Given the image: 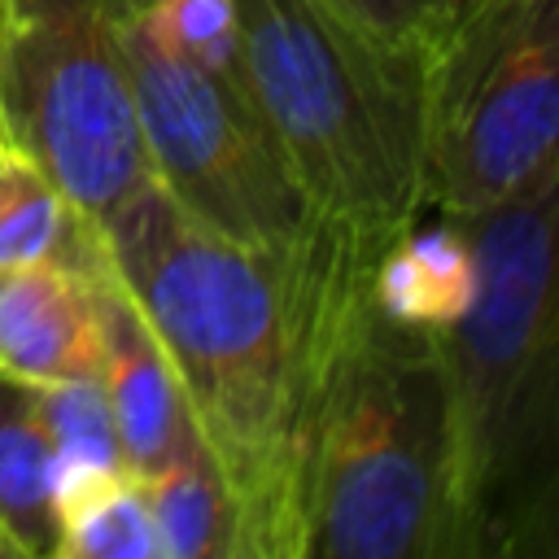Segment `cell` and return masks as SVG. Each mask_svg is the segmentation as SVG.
Returning <instances> with one entry per match:
<instances>
[{"instance_id":"6da1fadb","label":"cell","mask_w":559,"mask_h":559,"mask_svg":"<svg viewBox=\"0 0 559 559\" xmlns=\"http://www.w3.org/2000/svg\"><path fill=\"white\" fill-rule=\"evenodd\" d=\"M100 240L223 472L236 559H301L314 415L349 328L371 306L384 245L310 214L297 240L245 249L153 179L105 218Z\"/></svg>"},{"instance_id":"7a4b0ae2","label":"cell","mask_w":559,"mask_h":559,"mask_svg":"<svg viewBox=\"0 0 559 559\" xmlns=\"http://www.w3.org/2000/svg\"><path fill=\"white\" fill-rule=\"evenodd\" d=\"M559 166L502 205L454 218L472 245V301L437 328L450 428L454 559L559 550Z\"/></svg>"},{"instance_id":"3957f363","label":"cell","mask_w":559,"mask_h":559,"mask_svg":"<svg viewBox=\"0 0 559 559\" xmlns=\"http://www.w3.org/2000/svg\"><path fill=\"white\" fill-rule=\"evenodd\" d=\"M245 92L310 214L389 245L424 218V61L332 0H231Z\"/></svg>"},{"instance_id":"277c9868","label":"cell","mask_w":559,"mask_h":559,"mask_svg":"<svg viewBox=\"0 0 559 559\" xmlns=\"http://www.w3.org/2000/svg\"><path fill=\"white\" fill-rule=\"evenodd\" d=\"M301 559H454L437 341L389 323L376 297L349 328L314 415Z\"/></svg>"},{"instance_id":"5b68a950","label":"cell","mask_w":559,"mask_h":559,"mask_svg":"<svg viewBox=\"0 0 559 559\" xmlns=\"http://www.w3.org/2000/svg\"><path fill=\"white\" fill-rule=\"evenodd\" d=\"M550 166L559 0H467L424 61V214H485Z\"/></svg>"},{"instance_id":"8992f818","label":"cell","mask_w":559,"mask_h":559,"mask_svg":"<svg viewBox=\"0 0 559 559\" xmlns=\"http://www.w3.org/2000/svg\"><path fill=\"white\" fill-rule=\"evenodd\" d=\"M114 31L153 183L197 223L245 249L297 240L310 223V205L245 83L218 79L170 44L144 0H118Z\"/></svg>"},{"instance_id":"52a82bcc","label":"cell","mask_w":559,"mask_h":559,"mask_svg":"<svg viewBox=\"0 0 559 559\" xmlns=\"http://www.w3.org/2000/svg\"><path fill=\"white\" fill-rule=\"evenodd\" d=\"M114 17L118 0H0V127L96 231L153 179Z\"/></svg>"},{"instance_id":"ba28073f","label":"cell","mask_w":559,"mask_h":559,"mask_svg":"<svg viewBox=\"0 0 559 559\" xmlns=\"http://www.w3.org/2000/svg\"><path fill=\"white\" fill-rule=\"evenodd\" d=\"M96 310H100V367L96 380L109 397L122 463L135 476H153L175 454H183L201 432L188 415L183 389L166 349L157 345L148 319L122 288L118 271L100 253L96 266Z\"/></svg>"},{"instance_id":"9c48e42d","label":"cell","mask_w":559,"mask_h":559,"mask_svg":"<svg viewBox=\"0 0 559 559\" xmlns=\"http://www.w3.org/2000/svg\"><path fill=\"white\" fill-rule=\"evenodd\" d=\"M105 245V240H100ZM100 266V262H96ZM96 266H0V371L26 384L83 380L100 367Z\"/></svg>"},{"instance_id":"30bf717a","label":"cell","mask_w":559,"mask_h":559,"mask_svg":"<svg viewBox=\"0 0 559 559\" xmlns=\"http://www.w3.org/2000/svg\"><path fill=\"white\" fill-rule=\"evenodd\" d=\"M472 284V245L463 227L454 218H419L376 258L371 297L389 323L437 332L467 310Z\"/></svg>"},{"instance_id":"8fae6325","label":"cell","mask_w":559,"mask_h":559,"mask_svg":"<svg viewBox=\"0 0 559 559\" xmlns=\"http://www.w3.org/2000/svg\"><path fill=\"white\" fill-rule=\"evenodd\" d=\"M0 533L17 559H57V450L35 384L0 371Z\"/></svg>"},{"instance_id":"7c38bea8","label":"cell","mask_w":559,"mask_h":559,"mask_svg":"<svg viewBox=\"0 0 559 559\" xmlns=\"http://www.w3.org/2000/svg\"><path fill=\"white\" fill-rule=\"evenodd\" d=\"M100 253V231L66 201L39 157L0 127V266L52 258L92 271Z\"/></svg>"},{"instance_id":"4fadbf2b","label":"cell","mask_w":559,"mask_h":559,"mask_svg":"<svg viewBox=\"0 0 559 559\" xmlns=\"http://www.w3.org/2000/svg\"><path fill=\"white\" fill-rule=\"evenodd\" d=\"M57 559H157L144 480L127 467L57 476Z\"/></svg>"},{"instance_id":"5bb4252c","label":"cell","mask_w":559,"mask_h":559,"mask_svg":"<svg viewBox=\"0 0 559 559\" xmlns=\"http://www.w3.org/2000/svg\"><path fill=\"white\" fill-rule=\"evenodd\" d=\"M140 480L153 511L157 559H236L231 498L201 437Z\"/></svg>"},{"instance_id":"9a60e30c","label":"cell","mask_w":559,"mask_h":559,"mask_svg":"<svg viewBox=\"0 0 559 559\" xmlns=\"http://www.w3.org/2000/svg\"><path fill=\"white\" fill-rule=\"evenodd\" d=\"M39 419L48 428V441L57 450V476L66 472H105V467H127L109 397L96 376L83 380H57V384H35Z\"/></svg>"},{"instance_id":"2e32d148","label":"cell","mask_w":559,"mask_h":559,"mask_svg":"<svg viewBox=\"0 0 559 559\" xmlns=\"http://www.w3.org/2000/svg\"><path fill=\"white\" fill-rule=\"evenodd\" d=\"M153 26L179 44L188 57H197L218 79H240V52H236V9L231 0H144Z\"/></svg>"},{"instance_id":"e0dca14e","label":"cell","mask_w":559,"mask_h":559,"mask_svg":"<svg viewBox=\"0 0 559 559\" xmlns=\"http://www.w3.org/2000/svg\"><path fill=\"white\" fill-rule=\"evenodd\" d=\"M332 4L384 48L411 52L419 61L437 52V44L467 9V0H332Z\"/></svg>"},{"instance_id":"ac0fdd59","label":"cell","mask_w":559,"mask_h":559,"mask_svg":"<svg viewBox=\"0 0 559 559\" xmlns=\"http://www.w3.org/2000/svg\"><path fill=\"white\" fill-rule=\"evenodd\" d=\"M0 559H17V550H13V542L0 533Z\"/></svg>"}]
</instances>
